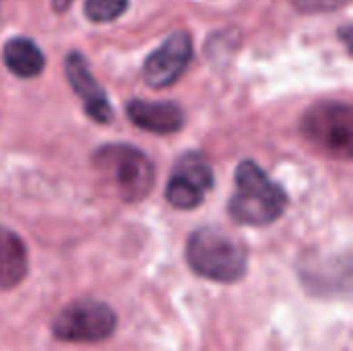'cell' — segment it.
Wrapping results in <instances>:
<instances>
[{"label": "cell", "mask_w": 353, "mask_h": 351, "mask_svg": "<svg viewBox=\"0 0 353 351\" xmlns=\"http://www.w3.org/2000/svg\"><path fill=\"white\" fill-rule=\"evenodd\" d=\"M234 194L230 197V217L240 225L265 228L275 223L288 209V192L267 176V172L252 159L238 163L234 174Z\"/></svg>", "instance_id": "1"}, {"label": "cell", "mask_w": 353, "mask_h": 351, "mask_svg": "<svg viewBox=\"0 0 353 351\" xmlns=\"http://www.w3.org/2000/svg\"><path fill=\"white\" fill-rule=\"evenodd\" d=\"M186 263L203 279L236 283L248 271V252L242 242L217 228H201L186 242Z\"/></svg>", "instance_id": "2"}, {"label": "cell", "mask_w": 353, "mask_h": 351, "mask_svg": "<svg viewBox=\"0 0 353 351\" xmlns=\"http://www.w3.org/2000/svg\"><path fill=\"white\" fill-rule=\"evenodd\" d=\"M93 166L103 182L124 203L143 201L155 184V166L145 151L126 143L97 147Z\"/></svg>", "instance_id": "3"}, {"label": "cell", "mask_w": 353, "mask_h": 351, "mask_svg": "<svg viewBox=\"0 0 353 351\" xmlns=\"http://www.w3.org/2000/svg\"><path fill=\"white\" fill-rule=\"evenodd\" d=\"M304 137L339 159H350L353 151V114L350 103L343 101H321L312 106L300 124Z\"/></svg>", "instance_id": "4"}, {"label": "cell", "mask_w": 353, "mask_h": 351, "mask_svg": "<svg viewBox=\"0 0 353 351\" xmlns=\"http://www.w3.org/2000/svg\"><path fill=\"white\" fill-rule=\"evenodd\" d=\"M116 312L97 300H77L64 306L52 321V335L64 343H99L114 335Z\"/></svg>", "instance_id": "5"}, {"label": "cell", "mask_w": 353, "mask_h": 351, "mask_svg": "<svg viewBox=\"0 0 353 351\" xmlns=\"http://www.w3.org/2000/svg\"><path fill=\"white\" fill-rule=\"evenodd\" d=\"M213 188V170L209 159L201 151H186L165 184V201L180 209L190 211L196 209L207 192Z\"/></svg>", "instance_id": "6"}, {"label": "cell", "mask_w": 353, "mask_h": 351, "mask_svg": "<svg viewBox=\"0 0 353 351\" xmlns=\"http://www.w3.org/2000/svg\"><path fill=\"white\" fill-rule=\"evenodd\" d=\"M192 58V41L186 31H176L170 35L161 48H157L143 66V79L153 89H163L174 85L184 70L188 68Z\"/></svg>", "instance_id": "7"}, {"label": "cell", "mask_w": 353, "mask_h": 351, "mask_svg": "<svg viewBox=\"0 0 353 351\" xmlns=\"http://www.w3.org/2000/svg\"><path fill=\"white\" fill-rule=\"evenodd\" d=\"M64 70H66V79H68L70 87H72L74 93L81 97L87 116H89L91 120L99 122V124L112 122V116H114L112 103H110L105 91L99 87V83H97L95 77L91 74L85 56L79 54V52H70V54L66 56Z\"/></svg>", "instance_id": "8"}, {"label": "cell", "mask_w": 353, "mask_h": 351, "mask_svg": "<svg viewBox=\"0 0 353 351\" xmlns=\"http://www.w3.org/2000/svg\"><path fill=\"white\" fill-rule=\"evenodd\" d=\"M126 114L134 126L153 134H174L186 124L184 110L174 101L132 99L126 106Z\"/></svg>", "instance_id": "9"}, {"label": "cell", "mask_w": 353, "mask_h": 351, "mask_svg": "<svg viewBox=\"0 0 353 351\" xmlns=\"http://www.w3.org/2000/svg\"><path fill=\"white\" fill-rule=\"evenodd\" d=\"M29 269L25 242L12 230L0 225V292L17 288Z\"/></svg>", "instance_id": "10"}, {"label": "cell", "mask_w": 353, "mask_h": 351, "mask_svg": "<svg viewBox=\"0 0 353 351\" xmlns=\"http://www.w3.org/2000/svg\"><path fill=\"white\" fill-rule=\"evenodd\" d=\"M4 64L6 68L21 77V79H33L43 70V52L27 37H14L6 41L4 46Z\"/></svg>", "instance_id": "11"}, {"label": "cell", "mask_w": 353, "mask_h": 351, "mask_svg": "<svg viewBox=\"0 0 353 351\" xmlns=\"http://www.w3.org/2000/svg\"><path fill=\"white\" fill-rule=\"evenodd\" d=\"M128 6V0H87L85 14L95 23H108L118 19Z\"/></svg>", "instance_id": "12"}, {"label": "cell", "mask_w": 353, "mask_h": 351, "mask_svg": "<svg viewBox=\"0 0 353 351\" xmlns=\"http://www.w3.org/2000/svg\"><path fill=\"white\" fill-rule=\"evenodd\" d=\"M345 0H296V4L304 10H321V8H333L343 4Z\"/></svg>", "instance_id": "13"}, {"label": "cell", "mask_w": 353, "mask_h": 351, "mask_svg": "<svg viewBox=\"0 0 353 351\" xmlns=\"http://www.w3.org/2000/svg\"><path fill=\"white\" fill-rule=\"evenodd\" d=\"M70 2H72V0H52V6H54V10H58V12H64V10L70 6Z\"/></svg>", "instance_id": "14"}]
</instances>
